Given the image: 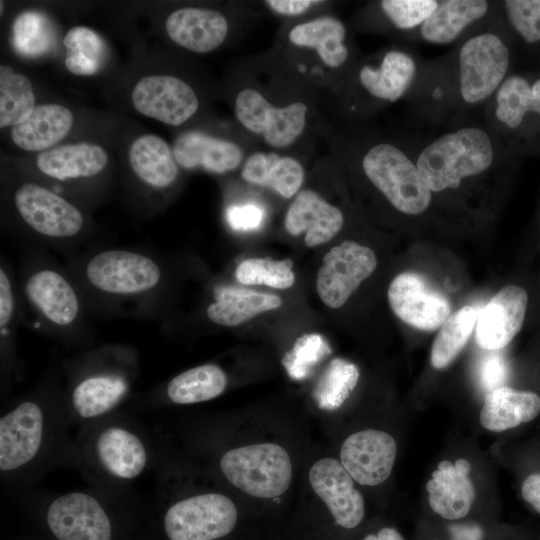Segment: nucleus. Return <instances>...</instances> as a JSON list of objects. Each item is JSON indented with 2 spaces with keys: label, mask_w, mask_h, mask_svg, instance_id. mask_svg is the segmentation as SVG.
<instances>
[{
  "label": "nucleus",
  "mask_w": 540,
  "mask_h": 540,
  "mask_svg": "<svg viewBox=\"0 0 540 540\" xmlns=\"http://www.w3.org/2000/svg\"><path fill=\"white\" fill-rule=\"evenodd\" d=\"M165 29L176 44L193 52L206 53L224 42L229 26L225 16L217 10L186 7L167 17Z\"/></svg>",
  "instance_id": "b1692460"
},
{
  "label": "nucleus",
  "mask_w": 540,
  "mask_h": 540,
  "mask_svg": "<svg viewBox=\"0 0 540 540\" xmlns=\"http://www.w3.org/2000/svg\"><path fill=\"white\" fill-rule=\"evenodd\" d=\"M291 45L313 51L328 69L346 67L351 59V47L345 24L334 16H320L294 25L288 32Z\"/></svg>",
  "instance_id": "4be33fe9"
},
{
  "label": "nucleus",
  "mask_w": 540,
  "mask_h": 540,
  "mask_svg": "<svg viewBox=\"0 0 540 540\" xmlns=\"http://www.w3.org/2000/svg\"><path fill=\"white\" fill-rule=\"evenodd\" d=\"M72 124L73 114L67 107L38 105L24 122L12 127L11 138L23 150H44L63 139Z\"/></svg>",
  "instance_id": "cd10ccee"
},
{
  "label": "nucleus",
  "mask_w": 540,
  "mask_h": 540,
  "mask_svg": "<svg viewBox=\"0 0 540 540\" xmlns=\"http://www.w3.org/2000/svg\"><path fill=\"white\" fill-rule=\"evenodd\" d=\"M516 55L497 2L491 18L437 60L451 94L454 119L482 111L515 67Z\"/></svg>",
  "instance_id": "f03ea898"
},
{
  "label": "nucleus",
  "mask_w": 540,
  "mask_h": 540,
  "mask_svg": "<svg viewBox=\"0 0 540 540\" xmlns=\"http://www.w3.org/2000/svg\"><path fill=\"white\" fill-rule=\"evenodd\" d=\"M263 208L256 203L230 206L226 217L229 226L236 231H253L258 229L264 219Z\"/></svg>",
  "instance_id": "c03bdc74"
},
{
  "label": "nucleus",
  "mask_w": 540,
  "mask_h": 540,
  "mask_svg": "<svg viewBox=\"0 0 540 540\" xmlns=\"http://www.w3.org/2000/svg\"><path fill=\"white\" fill-rule=\"evenodd\" d=\"M129 162L136 175L155 187L170 185L178 174V164L169 145L161 137L145 134L131 144Z\"/></svg>",
  "instance_id": "2f4dec72"
},
{
  "label": "nucleus",
  "mask_w": 540,
  "mask_h": 540,
  "mask_svg": "<svg viewBox=\"0 0 540 540\" xmlns=\"http://www.w3.org/2000/svg\"><path fill=\"white\" fill-rule=\"evenodd\" d=\"M13 313V296L9 279L3 269L0 270V326L8 324Z\"/></svg>",
  "instance_id": "de8ad7c7"
},
{
  "label": "nucleus",
  "mask_w": 540,
  "mask_h": 540,
  "mask_svg": "<svg viewBox=\"0 0 540 540\" xmlns=\"http://www.w3.org/2000/svg\"><path fill=\"white\" fill-rule=\"evenodd\" d=\"M237 518L228 496L202 492L172 500L163 514V528L169 540H216L234 529Z\"/></svg>",
  "instance_id": "6e6552de"
},
{
  "label": "nucleus",
  "mask_w": 540,
  "mask_h": 540,
  "mask_svg": "<svg viewBox=\"0 0 540 540\" xmlns=\"http://www.w3.org/2000/svg\"><path fill=\"white\" fill-rule=\"evenodd\" d=\"M353 478L335 458L316 461L309 470V482L316 495L326 504L336 522L347 529L360 524L365 505Z\"/></svg>",
  "instance_id": "f3484780"
},
{
  "label": "nucleus",
  "mask_w": 540,
  "mask_h": 540,
  "mask_svg": "<svg viewBox=\"0 0 540 540\" xmlns=\"http://www.w3.org/2000/svg\"><path fill=\"white\" fill-rule=\"evenodd\" d=\"M308 106L302 101L274 105L261 91L245 87L234 100V113L245 130L277 150L292 146L305 132Z\"/></svg>",
  "instance_id": "1a4fd4ad"
},
{
  "label": "nucleus",
  "mask_w": 540,
  "mask_h": 540,
  "mask_svg": "<svg viewBox=\"0 0 540 540\" xmlns=\"http://www.w3.org/2000/svg\"><path fill=\"white\" fill-rule=\"evenodd\" d=\"M438 3L439 0H381L376 7L387 28L411 38Z\"/></svg>",
  "instance_id": "ea45409f"
},
{
  "label": "nucleus",
  "mask_w": 540,
  "mask_h": 540,
  "mask_svg": "<svg viewBox=\"0 0 540 540\" xmlns=\"http://www.w3.org/2000/svg\"><path fill=\"white\" fill-rule=\"evenodd\" d=\"M35 96L29 79L13 72L7 65L0 67V126H15L24 122L35 108Z\"/></svg>",
  "instance_id": "c9c22d12"
},
{
  "label": "nucleus",
  "mask_w": 540,
  "mask_h": 540,
  "mask_svg": "<svg viewBox=\"0 0 540 540\" xmlns=\"http://www.w3.org/2000/svg\"><path fill=\"white\" fill-rule=\"evenodd\" d=\"M477 374L480 386L487 393L504 386L509 374L506 359L499 352L490 351L479 361Z\"/></svg>",
  "instance_id": "37998d69"
},
{
  "label": "nucleus",
  "mask_w": 540,
  "mask_h": 540,
  "mask_svg": "<svg viewBox=\"0 0 540 540\" xmlns=\"http://www.w3.org/2000/svg\"><path fill=\"white\" fill-rule=\"evenodd\" d=\"M117 488L93 485L50 494L44 520L56 540H113L109 503Z\"/></svg>",
  "instance_id": "423d86ee"
},
{
  "label": "nucleus",
  "mask_w": 540,
  "mask_h": 540,
  "mask_svg": "<svg viewBox=\"0 0 540 540\" xmlns=\"http://www.w3.org/2000/svg\"><path fill=\"white\" fill-rule=\"evenodd\" d=\"M107 163L106 151L90 143L59 146L40 153L36 158L37 167L42 173L60 180L94 176Z\"/></svg>",
  "instance_id": "c85d7f7f"
},
{
  "label": "nucleus",
  "mask_w": 540,
  "mask_h": 540,
  "mask_svg": "<svg viewBox=\"0 0 540 540\" xmlns=\"http://www.w3.org/2000/svg\"><path fill=\"white\" fill-rule=\"evenodd\" d=\"M477 312L471 306H464L451 313L431 348V364L436 369L449 366L468 342L477 321Z\"/></svg>",
  "instance_id": "f704fd0d"
},
{
  "label": "nucleus",
  "mask_w": 540,
  "mask_h": 540,
  "mask_svg": "<svg viewBox=\"0 0 540 540\" xmlns=\"http://www.w3.org/2000/svg\"><path fill=\"white\" fill-rule=\"evenodd\" d=\"M54 39L52 22L43 13L26 11L13 22L12 44L23 56L44 55L52 49Z\"/></svg>",
  "instance_id": "58836bf2"
},
{
  "label": "nucleus",
  "mask_w": 540,
  "mask_h": 540,
  "mask_svg": "<svg viewBox=\"0 0 540 540\" xmlns=\"http://www.w3.org/2000/svg\"><path fill=\"white\" fill-rule=\"evenodd\" d=\"M377 266L372 249L351 240L331 248L323 257L316 290L325 305L339 308Z\"/></svg>",
  "instance_id": "9b49d317"
},
{
  "label": "nucleus",
  "mask_w": 540,
  "mask_h": 540,
  "mask_svg": "<svg viewBox=\"0 0 540 540\" xmlns=\"http://www.w3.org/2000/svg\"><path fill=\"white\" fill-rule=\"evenodd\" d=\"M226 386L225 372L215 364H204L173 377L166 386L165 395L174 404H194L218 397Z\"/></svg>",
  "instance_id": "473e14b6"
},
{
  "label": "nucleus",
  "mask_w": 540,
  "mask_h": 540,
  "mask_svg": "<svg viewBox=\"0 0 540 540\" xmlns=\"http://www.w3.org/2000/svg\"><path fill=\"white\" fill-rule=\"evenodd\" d=\"M498 7L516 51L523 50L540 65V0H504Z\"/></svg>",
  "instance_id": "72a5a7b5"
},
{
  "label": "nucleus",
  "mask_w": 540,
  "mask_h": 540,
  "mask_svg": "<svg viewBox=\"0 0 540 540\" xmlns=\"http://www.w3.org/2000/svg\"><path fill=\"white\" fill-rule=\"evenodd\" d=\"M397 454L395 439L387 432L366 429L351 434L340 449V462L357 483L376 486L391 474Z\"/></svg>",
  "instance_id": "2eb2a0df"
},
{
  "label": "nucleus",
  "mask_w": 540,
  "mask_h": 540,
  "mask_svg": "<svg viewBox=\"0 0 540 540\" xmlns=\"http://www.w3.org/2000/svg\"><path fill=\"white\" fill-rule=\"evenodd\" d=\"M452 540H481L483 531L476 524L464 523L450 526Z\"/></svg>",
  "instance_id": "09e8293b"
},
{
  "label": "nucleus",
  "mask_w": 540,
  "mask_h": 540,
  "mask_svg": "<svg viewBox=\"0 0 540 540\" xmlns=\"http://www.w3.org/2000/svg\"><path fill=\"white\" fill-rule=\"evenodd\" d=\"M129 390L127 378L118 372L88 375L78 381L65 403L72 425H85L115 413Z\"/></svg>",
  "instance_id": "aec40b11"
},
{
  "label": "nucleus",
  "mask_w": 540,
  "mask_h": 540,
  "mask_svg": "<svg viewBox=\"0 0 540 540\" xmlns=\"http://www.w3.org/2000/svg\"><path fill=\"white\" fill-rule=\"evenodd\" d=\"M497 2L487 0H439L429 18L411 36L430 44L457 43L491 18Z\"/></svg>",
  "instance_id": "6ab92c4d"
},
{
  "label": "nucleus",
  "mask_w": 540,
  "mask_h": 540,
  "mask_svg": "<svg viewBox=\"0 0 540 540\" xmlns=\"http://www.w3.org/2000/svg\"><path fill=\"white\" fill-rule=\"evenodd\" d=\"M66 48V68L75 75L96 73L104 60L105 48L101 38L84 26L71 28L63 39Z\"/></svg>",
  "instance_id": "e433bc0d"
},
{
  "label": "nucleus",
  "mask_w": 540,
  "mask_h": 540,
  "mask_svg": "<svg viewBox=\"0 0 540 540\" xmlns=\"http://www.w3.org/2000/svg\"><path fill=\"white\" fill-rule=\"evenodd\" d=\"M540 413V396L532 391L502 386L485 395L481 425L500 432L528 423Z\"/></svg>",
  "instance_id": "bb28decb"
},
{
  "label": "nucleus",
  "mask_w": 540,
  "mask_h": 540,
  "mask_svg": "<svg viewBox=\"0 0 540 540\" xmlns=\"http://www.w3.org/2000/svg\"><path fill=\"white\" fill-rule=\"evenodd\" d=\"M388 301L399 319L419 330H436L451 314L449 299L416 272H403L392 280Z\"/></svg>",
  "instance_id": "f8f14e48"
},
{
  "label": "nucleus",
  "mask_w": 540,
  "mask_h": 540,
  "mask_svg": "<svg viewBox=\"0 0 540 540\" xmlns=\"http://www.w3.org/2000/svg\"><path fill=\"white\" fill-rule=\"evenodd\" d=\"M172 152L177 164L185 169L199 167L218 174L236 169L244 158L237 143L200 131L179 135Z\"/></svg>",
  "instance_id": "393cba45"
},
{
  "label": "nucleus",
  "mask_w": 540,
  "mask_h": 540,
  "mask_svg": "<svg viewBox=\"0 0 540 540\" xmlns=\"http://www.w3.org/2000/svg\"><path fill=\"white\" fill-rule=\"evenodd\" d=\"M235 275L241 284H263L278 289H287L295 281L290 260L271 258L246 259L237 266Z\"/></svg>",
  "instance_id": "a19ab883"
},
{
  "label": "nucleus",
  "mask_w": 540,
  "mask_h": 540,
  "mask_svg": "<svg viewBox=\"0 0 540 540\" xmlns=\"http://www.w3.org/2000/svg\"><path fill=\"white\" fill-rule=\"evenodd\" d=\"M323 3V1L316 0H269L265 1V4L270 10L285 16H298L314 6Z\"/></svg>",
  "instance_id": "a18cd8bd"
},
{
  "label": "nucleus",
  "mask_w": 540,
  "mask_h": 540,
  "mask_svg": "<svg viewBox=\"0 0 540 540\" xmlns=\"http://www.w3.org/2000/svg\"><path fill=\"white\" fill-rule=\"evenodd\" d=\"M527 303V292L520 286L507 285L498 291L477 314V344L489 351L506 347L522 327Z\"/></svg>",
  "instance_id": "a211bd4d"
},
{
  "label": "nucleus",
  "mask_w": 540,
  "mask_h": 540,
  "mask_svg": "<svg viewBox=\"0 0 540 540\" xmlns=\"http://www.w3.org/2000/svg\"><path fill=\"white\" fill-rule=\"evenodd\" d=\"M216 301L207 308V316L224 326H236L257 314L279 308V296L244 288L222 287L215 292Z\"/></svg>",
  "instance_id": "7c9ffc66"
},
{
  "label": "nucleus",
  "mask_w": 540,
  "mask_h": 540,
  "mask_svg": "<svg viewBox=\"0 0 540 540\" xmlns=\"http://www.w3.org/2000/svg\"><path fill=\"white\" fill-rule=\"evenodd\" d=\"M219 468L230 484L259 498L282 495L292 480L290 456L282 446L274 443L229 449L221 455Z\"/></svg>",
  "instance_id": "0eeeda50"
},
{
  "label": "nucleus",
  "mask_w": 540,
  "mask_h": 540,
  "mask_svg": "<svg viewBox=\"0 0 540 540\" xmlns=\"http://www.w3.org/2000/svg\"><path fill=\"white\" fill-rule=\"evenodd\" d=\"M86 276L96 288L116 294H131L157 285L161 272L145 255L109 250L95 255L87 264Z\"/></svg>",
  "instance_id": "ddd939ff"
},
{
  "label": "nucleus",
  "mask_w": 540,
  "mask_h": 540,
  "mask_svg": "<svg viewBox=\"0 0 540 540\" xmlns=\"http://www.w3.org/2000/svg\"><path fill=\"white\" fill-rule=\"evenodd\" d=\"M470 463L463 458L455 461L444 460L432 473L426 489L431 509L448 520L465 517L475 499V489L468 477Z\"/></svg>",
  "instance_id": "5701e85b"
},
{
  "label": "nucleus",
  "mask_w": 540,
  "mask_h": 540,
  "mask_svg": "<svg viewBox=\"0 0 540 540\" xmlns=\"http://www.w3.org/2000/svg\"><path fill=\"white\" fill-rule=\"evenodd\" d=\"M31 302L51 322L68 325L78 314V299L71 285L55 271L41 270L26 283Z\"/></svg>",
  "instance_id": "c756f323"
},
{
  "label": "nucleus",
  "mask_w": 540,
  "mask_h": 540,
  "mask_svg": "<svg viewBox=\"0 0 540 540\" xmlns=\"http://www.w3.org/2000/svg\"><path fill=\"white\" fill-rule=\"evenodd\" d=\"M347 155L354 157L366 180L397 212L416 217L430 209L434 196L406 139L356 138Z\"/></svg>",
  "instance_id": "20e7f679"
},
{
  "label": "nucleus",
  "mask_w": 540,
  "mask_h": 540,
  "mask_svg": "<svg viewBox=\"0 0 540 540\" xmlns=\"http://www.w3.org/2000/svg\"><path fill=\"white\" fill-rule=\"evenodd\" d=\"M358 379L356 365L345 359H333L317 382L313 397L321 409H337L350 396Z\"/></svg>",
  "instance_id": "4c0bfd02"
},
{
  "label": "nucleus",
  "mask_w": 540,
  "mask_h": 540,
  "mask_svg": "<svg viewBox=\"0 0 540 540\" xmlns=\"http://www.w3.org/2000/svg\"><path fill=\"white\" fill-rule=\"evenodd\" d=\"M131 98L138 112L173 126L187 121L198 109V98L191 86L169 75L140 79Z\"/></svg>",
  "instance_id": "4468645a"
},
{
  "label": "nucleus",
  "mask_w": 540,
  "mask_h": 540,
  "mask_svg": "<svg viewBox=\"0 0 540 540\" xmlns=\"http://www.w3.org/2000/svg\"><path fill=\"white\" fill-rule=\"evenodd\" d=\"M482 115L517 155H540V65L514 67Z\"/></svg>",
  "instance_id": "39448f33"
},
{
  "label": "nucleus",
  "mask_w": 540,
  "mask_h": 540,
  "mask_svg": "<svg viewBox=\"0 0 540 540\" xmlns=\"http://www.w3.org/2000/svg\"><path fill=\"white\" fill-rule=\"evenodd\" d=\"M423 61L406 47L392 46L360 63L354 70L355 89L363 100L383 105L406 98L414 88Z\"/></svg>",
  "instance_id": "9d476101"
},
{
  "label": "nucleus",
  "mask_w": 540,
  "mask_h": 540,
  "mask_svg": "<svg viewBox=\"0 0 540 540\" xmlns=\"http://www.w3.org/2000/svg\"><path fill=\"white\" fill-rule=\"evenodd\" d=\"M363 540H404L402 535L394 528L385 527L377 534H369Z\"/></svg>",
  "instance_id": "8fccbe9b"
},
{
  "label": "nucleus",
  "mask_w": 540,
  "mask_h": 540,
  "mask_svg": "<svg viewBox=\"0 0 540 540\" xmlns=\"http://www.w3.org/2000/svg\"><path fill=\"white\" fill-rule=\"evenodd\" d=\"M521 496L540 515V470L528 473L522 480Z\"/></svg>",
  "instance_id": "49530a36"
},
{
  "label": "nucleus",
  "mask_w": 540,
  "mask_h": 540,
  "mask_svg": "<svg viewBox=\"0 0 540 540\" xmlns=\"http://www.w3.org/2000/svg\"><path fill=\"white\" fill-rule=\"evenodd\" d=\"M340 208L311 189L300 190L287 209L284 225L294 236L305 233L304 242L314 247L331 240L342 228Z\"/></svg>",
  "instance_id": "412c9836"
},
{
  "label": "nucleus",
  "mask_w": 540,
  "mask_h": 540,
  "mask_svg": "<svg viewBox=\"0 0 540 540\" xmlns=\"http://www.w3.org/2000/svg\"><path fill=\"white\" fill-rule=\"evenodd\" d=\"M23 220L38 233L50 237H71L83 225L80 211L52 191L36 184L20 186L14 196Z\"/></svg>",
  "instance_id": "dca6fc26"
},
{
  "label": "nucleus",
  "mask_w": 540,
  "mask_h": 540,
  "mask_svg": "<svg viewBox=\"0 0 540 540\" xmlns=\"http://www.w3.org/2000/svg\"><path fill=\"white\" fill-rule=\"evenodd\" d=\"M74 440L76 468L92 485L126 488L157 466V446L147 431L120 413L80 426Z\"/></svg>",
  "instance_id": "7ed1b4c3"
},
{
  "label": "nucleus",
  "mask_w": 540,
  "mask_h": 540,
  "mask_svg": "<svg viewBox=\"0 0 540 540\" xmlns=\"http://www.w3.org/2000/svg\"><path fill=\"white\" fill-rule=\"evenodd\" d=\"M66 405L28 398L1 413L0 474L6 489L21 496L47 471L76 467L75 440Z\"/></svg>",
  "instance_id": "f257e3e1"
},
{
  "label": "nucleus",
  "mask_w": 540,
  "mask_h": 540,
  "mask_svg": "<svg viewBox=\"0 0 540 540\" xmlns=\"http://www.w3.org/2000/svg\"><path fill=\"white\" fill-rule=\"evenodd\" d=\"M241 176L248 183L269 187L280 196L291 198L300 191L305 171L292 156L257 151L246 157Z\"/></svg>",
  "instance_id": "a878e982"
},
{
  "label": "nucleus",
  "mask_w": 540,
  "mask_h": 540,
  "mask_svg": "<svg viewBox=\"0 0 540 540\" xmlns=\"http://www.w3.org/2000/svg\"><path fill=\"white\" fill-rule=\"evenodd\" d=\"M329 353L330 348L322 336L306 334L297 339L284 357L283 364L292 378L300 380L307 377L313 367Z\"/></svg>",
  "instance_id": "79ce46f5"
}]
</instances>
